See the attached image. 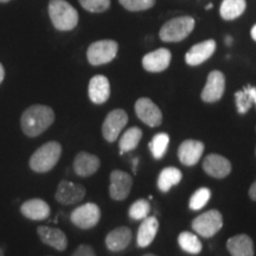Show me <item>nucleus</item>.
I'll use <instances>...</instances> for the list:
<instances>
[{"instance_id":"obj_2","label":"nucleus","mask_w":256,"mask_h":256,"mask_svg":"<svg viewBox=\"0 0 256 256\" xmlns=\"http://www.w3.org/2000/svg\"><path fill=\"white\" fill-rule=\"evenodd\" d=\"M62 154V146L57 142H49L37 148L31 156L30 168L37 174H46L55 168Z\"/></svg>"},{"instance_id":"obj_24","label":"nucleus","mask_w":256,"mask_h":256,"mask_svg":"<svg viewBox=\"0 0 256 256\" xmlns=\"http://www.w3.org/2000/svg\"><path fill=\"white\" fill-rule=\"evenodd\" d=\"M246 8V0H223L220 6V14L226 20H234L243 14Z\"/></svg>"},{"instance_id":"obj_43","label":"nucleus","mask_w":256,"mask_h":256,"mask_svg":"<svg viewBox=\"0 0 256 256\" xmlns=\"http://www.w3.org/2000/svg\"><path fill=\"white\" fill-rule=\"evenodd\" d=\"M10 0H0V2H8Z\"/></svg>"},{"instance_id":"obj_13","label":"nucleus","mask_w":256,"mask_h":256,"mask_svg":"<svg viewBox=\"0 0 256 256\" xmlns=\"http://www.w3.org/2000/svg\"><path fill=\"white\" fill-rule=\"evenodd\" d=\"M171 51L165 48H160L142 57V66L150 72H164L171 63Z\"/></svg>"},{"instance_id":"obj_30","label":"nucleus","mask_w":256,"mask_h":256,"mask_svg":"<svg viewBox=\"0 0 256 256\" xmlns=\"http://www.w3.org/2000/svg\"><path fill=\"white\" fill-rule=\"evenodd\" d=\"M151 211V204L146 200H138L134 202L128 210V215L134 220H145Z\"/></svg>"},{"instance_id":"obj_1","label":"nucleus","mask_w":256,"mask_h":256,"mask_svg":"<svg viewBox=\"0 0 256 256\" xmlns=\"http://www.w3.org/2000/svg\"><path fill=\"white\" fill-rule=\"evenodd\" d=\"M55 121L52 108L44 104L30 106L22 115L20 126L25 136L36 138L44 133Z\"/></svg>"},{"instance_id":"obj_19","label":"nucleus","mask_w":256,"mask_h":256,"mask_svg":"<svg viewBox=\"0 0 256 256\" xmlns=\"http://www.w3.org/2000/svg\"><path fill=\"white\" fill-rule=\"evenodd\" d=\"M88 95L92 104H104L110 95V84L108 78L104 75L94 76L89 82Z\"/></svg>"},{"instance_id":"obj_25","label":"nucleus","mask_w":256,"mask_h":256,"mask_svg":"<svg viewBox=\"0 0 256 256\" xmlns=\"http://www.w3.org/2000/svg\"><path fill=\"white\" fill-rule=\"evenodd\" d=\"M236 108L240 114H246L250 110L252 104H256V88L252 86H246L242 90L235 92Z\"/></svg>"},{"instance_id":"obj_23","label":"nucleus","mask_w":256,"mask_h":256,"mask_svg":"<svg viewBox=\"0 0 256 256\" xmlns=\"http://www.w3.org/2000/svg\"><path fill=\"white\" fill-rule=\"evenodd\" d=\"M159 229V222L154 216L148 217L142 220V223L140 224L139 230L136 235V243L140 248H146L153 242L156 238V232Z\"/></svg>"},{"instance_id":"obj_21","label":"nucleus","mask_w":256,"mask_h":256,"mask_svg":"<svg viewBox=\"0 0 256 256\" xmlns=\"http://www.w3.org/2000/svg\"><path fill=\"white\" fill-rule=\"evenodd\" d=\"M132 230L127 226H119V228L112 230L106 236V247L110 252H122L130 246L132 241Z\"/></svg>"},{"instance_id":"obj_15","label":"nucleus","mask_w":256,"mask_h":256,"mask_svg":"<svg viewBox=\"0 0 256 256\" xmlns=\"http://www.w3.org/2000/svg\"><path fill=\"white\" fill-rule=\"evenodd\" d=\"M204 152V144L198 140H185L178 148V158L182 164L194 166L200 162Z\"/></svg>"},{"instance_id":"obj_37","label":"nucleus","mask_w":256,"mask_h":256,"mask_svg":"<svg viewBox=\"0 0 256 256\" xmlns=\"http://www.w3.org/2000/svg\"><path fill=\"white\" fill-rule=\"evenodd\" d=\"M138 162H139V159L138 158H134L133 160H132V164H133V172L134 174H136V168H138Z\"/></svg>"},{"instance_id":"obj_12","label":"nucleus","mask_w":256,"mask_h":256,"mask_svg":"<svg viewBox=\"0 0 256 256\" xmlns=\"http://www.w3.org/2000/svg\"><path fill=\"white\" fill-rule=\"evenodd\" d=\"M84 196L86 188L81 184L72 183L69 180L60 182L55 194L56 200L63 206H72V204L81 202Z\"/></svg>"},{"instance_id":"obj_11","label":"nucleus","mask_w":256,"mask_h":256,"mask_svg":"<svg viewBox=\"0 0 256 256\" xmlns=\"http://www.w3.org/2000/svg\"><path fill=\"white\" fill-rule=\"evenodd\" d=\"M133 185V179L121 170H114L110 174V194L114 200H124L130 194Z\"/></svg>"},{"instance_id":"obj_16","label":"nucleus","mask_w":256,"mask_h":256,"mask_svg":"<svg viewBox=\"0 0 256 256\" xmlns=\"http://www.w3.org/2000/svg\"><path fill=\"white\" fill-rule=\"evenodd\" d=\"M203 168L214 178H224L232 172V162L224 156L212 153L203 160Z\"/></svg>"},{"instance_id":"obj_8","label":"nucleus","mask_w":256,"mask_h":256,"mask_svg":"<svg viewBox=\"0 0 256 256\" xmlns=\"http://www.w3.org/2000/svg\"><path fill=\"white\" fill-rule=\"evenodd\" d=\"M128 122V115L124 110H114L106 116L102 124V136L108 142H114L119 138Z\"/></svg>"},{"instance_id":"obj_29","label":"nucleus","mask_w":256,"mask_h":256,"mask_svg":"<svg viewBox=\"0 0 256 256\" xmlns=\"http://www.w3.org/2000/svg\"><path fill=\"white\" fill-rule=\"evenodd\" d=\"M170 144V136L168 133H158L153 136L152 142H150V150L154 159H162L165 156Z\"/></svg>"},{"instance_id":"obj_36","label":"nucleus","mask_w":256,"mask_h":256,"mask_svg":"<svg viewBox=\"0 0 256 256\" xmlns=\"http://www.w3.org/2000/svg\"><path fill=\"white\" fill-rule=\"evenodd\" d=\"M4 78H5V69L4 66H2V64L0 63V84H2V82L4 81Z\"/></svg>"},{"instance_id":"obj_38","label":"nucleus","mask_w":256,"mask_h":256,"mask_svg":"<svg viewBox=\"0 0 256 256\" xmlns=\"http://www.w3.org/2000/svg\"><path fill=\"white\" fill-rule=\"evenodd\" d=\"M250 34H252V38L256 42V24L254 25V26L252 28V31H250Z\"/></svg>"},{"instance_id":"obj_7","label":"nucleus","mask_w":256,"mask_h":256,"mask_svg":"<svg viewBox=\"0 0 256 256\" xmlns=\"http://www.w3.org/2000/svg\"><path fill=\"white\" fill-rule=\"evenodd\" d=\"M101 218V211L94 203H86L76 208L70 215V220L80 229L94 228Z\"/></svg>"},{"instance_id":"obj_27","label":"nucleus","mask_w":256,"mask_h":256,"mask_svg":"<svg viewBox=\"0 0 256 256\" xmlns=\"http://www.w3.org/2000/svg\"><path fill=\"white\" fill-rule=\"evenodd\" d=\"M142 138V130L138 127H130L124 132L120 138L119 146L120 153L124 154V152H130L136 150L139 145L140 140Z\"/></svg>"},{"instance_id":"obj_32","label":"nucleus","mask_w":256,"mask_h":256,"mask_svg":"<svg viewBox=\"0 0 256 256\" xmlns=\"http://www.w3.org/2000/svg\"><path fill=\"white\" fill-rule=\"evenodd\" d=\"M119 2L128 11H145L154 6L156 0H119Z\"/></svg>"},{"instance_id":"obj_35","label":"nucleus","mask_w":256,"mask_h":256,"mask_svg":"<svg viewBox=\"0 0 256 256\" xmlns=\"http://www.w3.org/2000/svg\"><path fill=\"white\" fill-rule=\"evenodd\" d=\"M249 197H250L252 200L256 202V182L252 183L250 188H249Z\"/></svg>"},{"instance_id":"obj_3","label":"nucleus","mask_w":256,"mask_h":256,"mask_svg":"<svg viewBox=\"0 0 256 256\" xmlns=\"http://www.w3.org/2000/svg\"><path fill=\"white\" fill-rule=\"evenodd\" d=\"M49 16L54 26L60 31H70L78 23V14L66 0H50Z\"/></svg>"},{"instance_id":"obj_40","label":"nucleus","mask_w":256,"mask_h":256,"mask_svg":"<svg viewBox=\"0 0 256 256\" xmlns=\"http://www.w3.org/2000/svg\"><path fill=\"white\" fill-rule=\"evenodd\" d=\"M214 8L212 4H208V5L206 6V10H210V8Z\"/></svg>"},{"instance_id":"obj_22","label":"nucleus","mask_w":256,"mask_h":256,"mask_svg":"<svg viewBox=\"0 0 256 256\" xmlns=\"http://www.w3.org/2000/svg\"><path fill=\"white\" fill-rule=\"evenodd\" d=\"M226 249L232 256H254V242L246 234L230 238L226 242Z\"/></svg>"},{"instance_id":"obj_10","label":"nucleus","mask_w":256,"mask_h":256,"mask_svg":"<svg viewBox=\"0 0 256 256\" xmlns=\"http://www.w3.org/2000/svg\"><path fill=\"white\" fill-rule=\"evenodd\" d=\"M226 90V78H224L223 72L218 70H214L208 76L206 87L202 92L200 98L204 102L211 104V102H216L222 98Z\"/></svg>"},{"instance_id":"obj_14","label":"nucleus","mask_w":256,"mask_h":256,"mask_svg":"<svg viewBox=\"0 0 256 256\" xmlns=\"http://www.w3.org/2000/svg\"><path fill=\"white\" fill-rule=\"evenodd\" d=\"M216 50V42L214 40H208L194 46L185 55V62L188 66H196L204 63L214 55Z\"/></svg>"},{"instance_id":"obj_39","label":"nucleus","mask_w":256,"mask_h":256,"mask_svg":"<svg viewBox=\"0 0 256 256\" xmlns=\"http://www.w3.org/2000/svg\"><path fill=\"white\" fill-rule=\"evenodd\" d=\"M226 46H230V44L232 43V37H226Z\"/></svg>"},{"instance_id":"obj_31","label":"nucleus","mask_w":256,"mask_h":256,"mask_svg":"<svg viewBox=\"0 0 256 256\" xmlns=\"http://www.w3.org/2000/svg\"><path fill=\"white\" fill-rule=\"evenodd\" d=\"M211 197V191L208 188H200L192 194L190 198V203H188V206H190L191 210H200L202 208H204L208 204Z\"/></svg>"},{"instance_id":"obj_41","label":"nucleus","mask_w":256,"mask_h":256,"mask_svg":"<svg viewBox=\"0 0 256 256\" xmlns=\"http://www.w3.org/2000/svg\"><path fill=\"white\" fill-rule=\"evenodd\" d=\"M0 256H5V255H4V252H2V248H0Z\"/></svg>"},{"instance_id":"obj_42","label":"nucleus","mask_w":256,"mask_h":256,"mask_svg":"<svg viewBox=\"0 0 256 256\" xmlns=\"http://www.w3.org/2000/svg\"><path fill=\"white\" fill-rule=\"evenodd\" d=\"M142 256H156V255H154V254H145V255H142Z\"/></svg>"},{"instance_id":"obj_34","label":"nucleus","mask_w":256,"mask_h":256,"mask_svg":"<svg viewBox=\"0 0 256 256\" xmlns=\"http://www.w3.org/2000/svg\"><path fill=\"white\" fill-rule=\"evenodd\" d=\"M72 256H96L94 249L88 244H81L72 252Z\"/></svg>"},{"instance_id":"obj_26","label":"nucleus","mask_w":256,"mask_h":256,"mask_svg":"<svg viewBox=\"0 0 256 256\" xmlns=\"http://www.w3.org/2000/svg\"><path fill=\"white\" fill-rule=\"evenodd\" d=\"M182 176L180 170L177 168H166L160 172L158 177V188L162 192H168L170 188L174 185H178L180 183Z\"/></svg>"},{"instance_id":"obj_28","label":"nucleus","mask_w":256,"mask_h":256,"mask_svg":"<svg viewBox=\"0 0 256 256\" xmlns=\"http://www.w3.org/2000/svg\"><path fill=\"white\" fill-rule=\"evenodd\" d=\"M178 243L179 246H180V248L183 249L184 252H188V254H200L202 252V248H203L200 238H198L194 234L188 232H184L179 235Z\"/></svg>"},{"instance_id":"obj_17","label":"nucleus","mask_w":256,"mask_h":256,"mask_svg":"<svg viewBox=\"0 0 256 256\" xmlns=\"http://www.w3.org/2000/svg\"><path fill=\"white\" fill-rule=\"evenodd\" d=\"M37 234L42 242L56 249V250L63 252L68 247V238L60 229L40 226L37 228Z\"/></svg>"},{"instance_id":"obj_6","label":"nucleus","mask_w":256,"mask_h":256,"mask_svg":"<svg viewBox=\"0 0 256 256\" xmlns=\"http://www.w3.org/2000/svg\"><path fill=\"white\" fill-rule=\"evenodd\" d=\"M119 46L115 40H104L92 43L87 50L88 62L92 66H102L113 60L118 55Z\"/></svg>"},{"instance_id":"obj_20","label":"nucleus","mask_w":256,"mask_h":256,"mask_svg":"<svg viewBox=\"0 0 256 256\" xmlns=\"http://www.w3.org/2000/svg\"><path fill=\"white\" fill-rule=\"evenodd\" d=\"M20 212L24 217L31 220H43L50 216V206L46 200L34 198L22 204Z\"/></svg>"},{"instance_id":"obj_4","label":"nucleus","mask_w":256,"mask_h":256,"mask_svg":"<svg viewBox=\"0 0 256 256\" xmlns=\"http://www.w3.org/2000/svg\"><path fill=\"white\" fill-rule=\"evenodd\" d=\"M194 28V19L192 17H177L168 20L160 28L159 37L162 42L176 43L186 38Z\"/></svg>"},{"instance_id":"obj_5","label":"nucleus","mask_w":256,"mask_h":256,"mask_svg":"<svg viewBox=\"0 0 256 256\" xmlns=\"http://www.w3.org/2000/svg\"><path fill=\"white\" fill-rule=\"evenodd\" d=\"M223 226V217L218 210L206 211L192 220V229L202 238H212Z\"/></svg>"},{"instance_id":"obj_33","label":"nucleus","mask_w":256,"mask_h":256,"mask_svg":"<svg viewBox=\"0 0 256 256\" xmlns=\"http://www.w3.org/2000/svg\"><path fill=\"white\" fill-rule=\"evenodd\" d=\"M84 10L92 14H101L110 8V0H78Z\"/></svg>"},{"instance_id":"obj_18","label":"nucleus","mask_w":256,"mask_h":256,"mask_svg":"<svg viewBox=\"0 0 256 256\" xmlns=\"http://www.w3.org/2000/svg\"><path fill=\"white\" fill-rule=\"evenodd\" d=\"M100 168V159L88 152H80L74 159V171L80 177H90Z\"/></svg>"},{"instance_id":"obj_9","label":"nucleus","mask_w":256,"mask_h":256,"mask_svg":"<svg viewBox=\"0 0 256 256\" xmlns=\"http://www.w3.org/2000/svg\"><path fill=\"white\" fill-rule=\"evenodd\" d=\"M136 114L144 124L150 127H158L162 122V110L148 98H142L136 102L134 106Z\"/></svg>"}]
</instances>
